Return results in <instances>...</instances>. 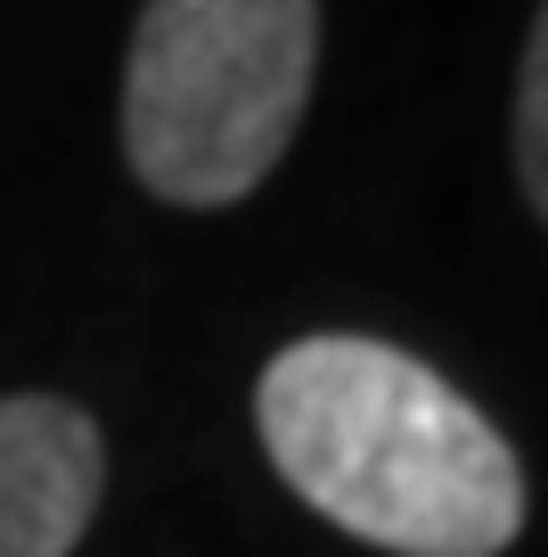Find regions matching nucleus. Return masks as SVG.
<instances>
[{
  "mask_svg": "<svg viewBox=\"0 0 548 557\" xmlns=\"http://www.w3.org/2000/svg\"><path fill=\"white\" fill-rule=\"evenodd\" d=\"M320 74V0H148L123 58V157L155 206L222 213L278 173Z\"/></svg>",
  "mask_w": 548,
  "mask_h": 557,
  "instance_id": "2",
  "label": "nucleus"
},
{
  "mask_svg": "<svg viewBox=\"0 0 548 557\" xmlns=\"http://www.w3.org/2000/svg\"><path fill=\"white\" fill-rule=\"evenodd\" d=\"M278 484L385 557H499L532 517L524 459L434 361L385 336H295L254 385Z\"/></svg>",
  "mask_w": 548,
  "mask_h": 557,
  "instance_id": "1",
  "label": "nucleus"
},
{
  "mask_svg": "<svg viewBox=\"0 0 548 557\" xmlns=\"http://www.w3.org/2000/svg\"><path fill=\"white\" fill-rule=\"evenodd\" d=\"M107 492L99 418L66 394H0V557H74Z\"/></svg>",
  "mask_w": 548,
  "mask_h": 557,
  "instance_id": "3",
  "label": "nucleus"
},
{
  "mask_svg": "<svg viewBox=\"0 0 548 557\" xmlns=\"http://www.w3.org/2000/svg\"><path fill=\"white\" fill-rule=\"evenodd\" d=\"M515 181H524V206L548 222V0L524 34V66H515Z\"/></svg>",
  "mask_w": 548,
  "mask_h": 557,
  "instance_id": "4",
  "label": "nucleus"
}]
</instances>
